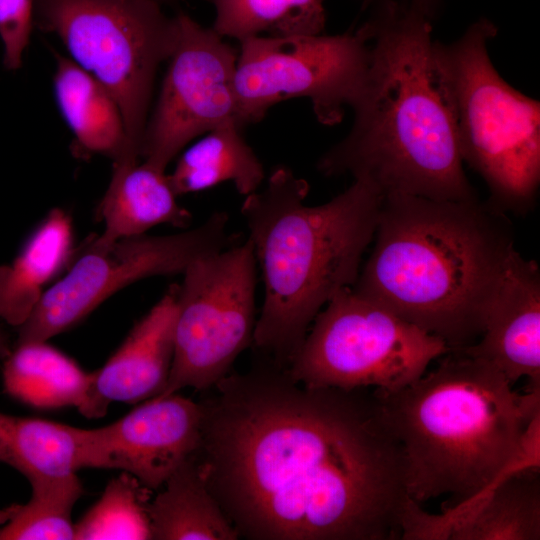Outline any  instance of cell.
I'll return each mask as SVG.
<instances>
[{"label":"cell","instance_id":"15","mask_svg":"<svg viewBox=\"0 0 540 540\" xmlns=\"http://www.w3.org/2000/svg\"><path fill=\"white\" fill-rule=\"evenodd\" d=\"M478 342L453 350L481 359L513 385L540 389V271L515 248L508 253L488 304Z\"/></svg>","mask_w":540,"mask_h":540},{"label":"cell","instance_id":"18","mask_svg":"<svg viewBox=\"0 0 540 540\" xmlns=\"http://www.w3.org/2000/svg\"><path fill=\"white\" fill-rule=\"evenodd\" d=\"M70 215L51 210L31 232L17 256L0 267V320L19 327L52 280L66 271L77 250Z\"/></svg>","mask_w":540,"mask_h":540},{"label":"cell","instance_id":"23","mask_svg":"<svg viewBox=\"0 0 540 540\" xmlns=\"http://www.w3.org/2000/svg\"><path fill=\"white\" fill-rule=\"evenodd\" d=\"M85 429L0 412V462L28 481L81 469Z\"/></svg>","mask_w":540,"mask_h":540},{"label":"cell","instance_id":"12","mask_svg":"<svg viewBox=\"0 0 540 540\" xmlns=\"http://www.w3.org/2000/svg\"><path fill=\"white\" fill-rule=\"evenodd\" d=\"M174 19V46L140 154L143 161L162 170L196 137L237 122L238 51L212 27L189 15L179 13Z\"/></svg>","mask_w":540,"mask_h":540},{"label":"cell","instance_id":"11","mask_svg":"<svg viewBox=\"0 0 540 540\" xmlns=\"http://www.w3.org/2000/svg\"><path fill=\"white\" fill-rule=\"evenodd\" d=\"M228 220L227 213L214 212L193 229L123 238L108 248L87 241L18 327L16 343L47 341L78 324L124 287L154 276L183 274L198 258L235 244L227 231Z\"/></svg>","mask_w":540,"mask_h":540},{"label":"cell","instance_id":"3","mask_svg":"<svg viewBox=\"0 0 540 540\" xmlns=\"http://www.w3.org/2000/svg\"><path fill=\"white\" fill-rule=\"evenodd\" d=\"M397 440L407 496L464 503L507 471L539 466L540 389L519 394L493 365L457 351L393 392L373 390Z\"/></svg>","mask_w":540,"mask_h":540},{"label":"cell","instance_id":"7","mask_svg":"<svg viewBox=\"0 0 540 540\" xmlns=\"http://www.w3.org/2000/svg\"><path fill=\"white\" fill-rule=\"evenodd\" d=\"M33 22L111 93L140 157L154 79L175 42L174 17L157 0H35Z\"/></svg>","mask_w":540,"mask_h":540},{"label":"cell","instance_id":"17","mask_svg":"<svg viewBox=\"0 0 540 540\" xmlns=\"http://www.w3.org/2000/svg\"><path fill=\"white\" fill-rule=\"evenodd\" d=\"M168 174L145 161L113 163L108 188L98 206L104 228L89 242L108 248L116 241L145 234L157 225L187 228L191 213L177 202Z\"/></svg>","mask_w":540,"mask_h":540},{"label":"cell","instance_id":"16","mask_svg":"<svg viewBox=\"0 0 540 540\" xmlns=\"http://www.w3.org/2000/svg\"><path fill=\"white\" fill-rule=\"evenodd\" d=\"M178 284L129 332L98 371L79 412L86 418L103 417L113 402L137 403L159 395L165 387L174 354Z\"/></svg>","mask_w":540,"mask_h":540},{"label":"cell","instance_id":"1","mask_svg":"<svg viewBox=\"0 0 540 540\" xmlns=\"http://www.w3.org/2000/svg\"><path fill=\"white\" fill-rule=\"evenodd\" d=\"M368 389L309 388L269 361L198 401V470L239 538L400 539V446Z\"/></svg>","mask_w":540,"mask_h":540},{"label":"cell","instance_id":"8","mask_svg":"<svg viewBox=\"0 0 540 540\" xmlns=\"http://www.w3.org/2000/svg\"><path fill=\"white\" fill-rule=\"evenodd\" d=\"M449 352L441 338L350 287L317 314L287 370L309 388L386 393L417 380Z\"/></svg>","mask_w":540,"mask_h":540},{"label":"cell","instance_id":"13","mask_svg":"<svg viewBox=\"0 0 540 540\" xmlns=\"http://www.w3.org/2000/svg\"><path fill=\"white\" fill-rule=\"evenodd\" d=\"M200 424L198 402L178 393L153 397L109 425L85 429L81 468L119 469L156 490L197 450Z\"/></svg>","mask_w":540,"mask_h":540},{"label":"cell","instance_id":"2","mask_svg":"<svg viewBox=\"0 0 540 540\" xmlns=\"http://www.w3.org/2000/svg\"><path fill=\"white\" fill-rule=\"evenodd\" d=\"M367 9L356 31L366 41L369 63L351 106L353 124L319 158L318 170L366 180L382 197L477 200L463 168L433 21L398 0H375Z\"/></svg>","mask_w":540,"mask_h":540},{"label":"cell","instance_id":"20","mask_svg":"<svg viewBox=\"0 0 540 540\" xmlns=\"http://www.w3.org/2000/svg\"><path fill=\"white\" fill-rule=\"evenodd\" d=\"M5 392L37 409L84 405L93 373L47 341L16 343L3 360Z\"/></svg>","mask_w":540,"mask_h":540},{"label":"cell","instance_id":"24","mask_svg":"<svg viewBox=\"0 0 540 540\" xmlns=\"http://www.w3.org/2000/svg\"><path fill=\"white\" fill-rule=\"evenodd\" d=\"M324 0H212V28L238 42L252 36L316 35L324 31Z\"/></svg>","mask_w":540,"mask_h":540},{"label":"cell","instance_id":"6","mask_svg":"<svg viewBox=\"0 0 540 540\" xmlns=\"http://www.w3.org/2000/svg\"><path fill=\"white\" fill-rule=\"evenodd\" d=\"M494 22L480 17L456 40H435L451 95L460 151L485 181L489 205L528 211L540 183V103L512 87L493 65Z\"/></svg>","mask_w":540,"mask_h":540},{"label":"cell","instance_id":"27","mask_svg":"<svg viewBox=\"0 0 540 540\" xmlns=\"http://www.w3.org/2000/svg\"><path fill=\"white\" fill-rule=\"evenodd\" d=\"M35 0H0V37L4 46V64L15 70L21 66L29 43Z\"/></svg>","mask_w":540,"mask_h":540},{"label":"cell","instance_id":"14","mask_svg":"<svg viewBox=\"0 0 540 540\" xmlns=\"http://www.w3.org/2000/svg\"><path fill=\"white\" fill-rule=\"evenodd\" d=\"M402 540H539V466L515 467L470 500L440 514L411 502L401 524Z\"/></svg>","mask_w":540,"mask_h":540},{"label":"cell","instance_id":"26","mask_svg":"<svg viewBox=\"0 0 540 540\" xmlns=\"http://www.w3.org/2000/svg\"><path fill=\"white\" fill-rule=\"evenodd\" d=\"M151 491L127 472L113 478L100 499L74 524V539H152Z\"/></svg>","mask_w":540,"mask_h":540},{"label":"cell","instance_id":"5","mask_svg":"<svg viewBox=\"0 0 540 540\" xmlns=\"http://www.w3.org/2000/svg\"><path fill=\"white\" fill-rule=\"evenodd\" d=\"M308 192L306 180L279 166L241 207L265 288L252 343L281 368L289 367L321 308L355 284L382 201L363 179L320 205L305 203Z\"/></svg>","mask_w":540,"mask_h":540},{"label":"cell","instance_id":"30","mask_svg":"<svg viewBox=\"0 0 540 540\" xmlns=\"http://www.w3.org/2000/svg\"><path fill=\"white\" fill-rule=\"evenodd\" d=\"M17 504H12L5 508H0V527L6 524L15 514Z\"/></svg>","mask_w":540,"mask_h":540},{"label":"cell","instance_id":"29","mask_svg":"<svg viewBox=\"0 0 540 540\" xmlns=\"http://www.w3.org/2000/svg\"><path fill=\"white\" fill-rule=\"evenodd\" d=\"M9 337L0 324V359L4 360L11 352Z\"/></svg>","mask_w":540,"mask_h":540},{"label":"cell","instance_id":"28","mask_svg":"<svg viewBox=\"0 0 540 540\" xmlns=\"http://www.w3.org/2000/svg\"><path fill=\"white\" fill-rule=\"evenodd\" d=\"M375 0H361V10H366ZM399 2L416 9L434 21L446 0H398Z\"/></svg>","mask_w":540,"mask_h":540},{"label":"cell","instance_id":"25","mask_svg":"<svg viewBox=\"0 0 540 540\" xmlns=\"http://www.w3.org/2000/svg\"><path fill=\"white\" fill-rule=\"evenodd\" d=\"M32 494L17 504L13 517L0 527V540L74 539L72 510L83 494L76 473L29 481Z\"/></svg>","mask_w":540,"mask_h":540},{"label":"cell","instance_id":"31","mask_svg":"<svg viewBox=\"0 0 540 540\" xmlns=\"http://www.w3.org/2000/svg\"><path fill=\"white\" fill-rule=\"evenodd\" d=\"M158 1V0H157Z\"/></svg>","mask_w":540,"mask_h":540},{"label":"cell","instance_id":"4","mask_svg":"<svg viewBox=\"0 0 540 540\" xmlns=\"http://www.w3.org/2000/svg\"><path fill=\"white\" fill-rule=\"evenodd\" d=\"M371 254L352 289L450 351L480 337L513 246L503 212L473 201L382 197Z\"/></svg>","mask_w":540,"mask_h":540},{"label":"cell","instance_id":"21","mask_svg":"<svg viewBox=\"0 0 540 540\" xmlns=\"http://www.w3.org/2000/svg\"><path fill=\"white\" fill-rule=\"evenodd\" d=\"M236 121L222 124L185 150L168 174L177 196L232 182L243 196L256 192L265 179L263 164L246 142Z\"/></svg>","mask_w":540,"mask_h":540},{"label":"cell","instance_id":"10","mask_svg":"<svg viewBox=\"0 0 540 540\" xmlns=\"http://www.w3.org/2000/svg\"><path fill=\"white\" fill-rule=\"evenodd\" d=\"M239 44L234 87L243 129L292 98L310 100L321 124H338L360 94L368 70V46L357 31L258 35Z\"/></svg>","mask_w":540,"mask_h":540},{"label":"cell","instance_id":"22","mask_svg":"<svg viewBox=\"0 0 540 540\" xmlns=\"http://www.w3.org/2000/svg\"><path fill=\"white\" fill-rule=\"evenodd\" d=\"M150 501L155 540H236L239 535L206 486L192 455Z\"/></svg>","mask_w":540,"mask_h":540},{"label":"cell","instance_id":"9","mask_svg":"<svg viewBox=\"0 0 540 540\" xmlns=\"http://www.w3.org/2000/svg\"><path fill=\"white\" fill-rule=\"evenodd\" d=\"M182 275L171 370L155 397L207 391L253 341L257 261L249 239L198 258Z\"/></svg>","mask_w":540,"mask_h":540},{"label":"cell","instance_id":"19","mask_svg":"<svg viewBox=\"0 0 540 540\" xmlns=\"http://www.w3.org/2000/svg\"><path fill=\"white\" fill-rule=\"evenodd\" d=\"M59 108L82 152L113 163L139 161L128 142L120 108L107 88L76 62L57 56L54 76Z\"/></svg>","mask_w":540,"mask_h":540}]
</instances>
